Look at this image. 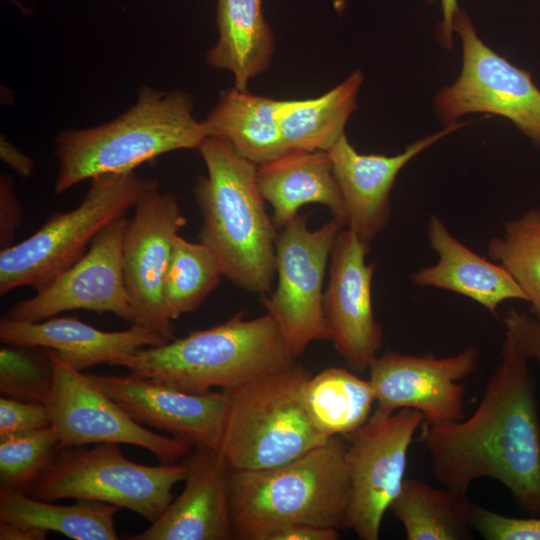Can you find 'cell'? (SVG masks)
I'll list each match as a JSON object with an SVG mask.
<instances>
[{"label":"cell","mask_w":540,"mask_h":540,"mask_svg":"<svg viewBox=\"0 0 540 540\" xmlns=\"http://www.w3.org/2000/svg\"><path fill=\"white\" fill-rule=\"evenodd\" d=\"M216 22L218 39L206 53V62L229 71L234 87L247 90L249 81L268 69L274 52L262 0H217Z\"/></svg>","instance_id":"23"},{"label":"cell","mask_w":540,"mask_h":540,"mask_svg":"<svg viewBox=\"0 0 540 540\" xmlns=\"http://www.w3.org/2000/svg\"><path fill=\"white\" fill-rule=\"evenodd\" d=\"M133 210L122 243L123 278L134 313L133 324L170 341L175 338L174 327L165 312L163 287L173 243L186 218L177 197L162 192L159 185Z\"/></svg>","instance_id":"13"},{"label":"cell","mask_w":540,"mask_h":540,"mask_svg":"<svg viewBox=\"0 0 540 540\" xmlns=\"http://www.w3.org/2000/svg\"><path fill=\"white\" fill-rule=\"evenodd\" d=\"M296 362L297 357L270 314L246 319L240 312L221 324L141 348L112 366L201 394L214 388L239 387Z\"/></svg>","instance_id":"3"},{"label":"cell","mask_w":540,"mask_h":540,"mask_svg":"<svg viewBox=\"0 0 540 540\" xmlns=\"http://www.w3.org/2000/svg\"><path fill=\"white\" fill-rule=\"evenodd\" d=\"M120 509L117 505L90 500L60 505L26 493L0 495V521L58 532L74 540L119 539L114 516Z\"/></svg>","instance_id":"27"},{"label":"cell","mask_w":540,"mask_h":540,"mask_svg":"<svg viewBox=\"0 0 540 540\" xmlns=\"http://www.w3.org/2000/svg\"><path fill=\"white\" fill-rule=\"evenodd\" d=\"M442 9V21L439 28L440 44L446 49L453 46L454 19L459 10L457 0H440Z\"/></svg>","instance_id":"39"},{"label":"cell","mask_w":540,"mask_h":540,"mask_svg":"<svg viewBox=\"0 0 540 540\" xmlns=\"http://www.w3.org/2000/svg\"><path fill=\"white\" fill-rule=\"evenodd\" d=\"M341 436L285 464L228 470L234 539L268 540L292 524L343 528L350 481Z\"/></svg>","instance_id":"4"},{"label":"cell","mask_w":540,"mask_h":540,"mask_svg":"<svg viewBox=\"0 0 540 540\" xmlns=\"http://www.w3.org/2000/svg\"><path fill=\"white\" fill-rule=\"evenodd\" d=\"M488 257L502 265L526 295L540 321V208H531L504 224L488 242Z\"/></svg>","instance_id":"30"},{"label":"cell","mask_w":540,"mask_h":540,"mask_svg":"<svg viewBox=\"0 0 540 540\" xmlns=\"http://www.w3.org/2000/svg\"><path fill=\"white\" fill-rule=\"evenodd\" d=\"M12 2H14L18 7L22 8V5L19 4L16 0H11Z\"/></svg>","instance_id":"41"},{"label":"cell","mask_w":540,"mask_h":540,"mask_svg":"<svg viewBox=\"0 0 540 540\" xmlns=\"http://www.w3.org/2000/svg\"><path fill=\"white\" fill-rule=\"evenodd\" d=\"M278 100L238 90L220 92L216 105L203 120L208 137L230 144L257 166L288 152L277 117Z\"/></svg>","instance_id":"24"},{"label":"cell","mask_w":540,"mask_h":540,"mask_svg":"<svg viewBox=\"0 0 540 540\" xmlns=\"http://www.w3.org/2000/svg\"><path fill=\"white\" fill-rule=\"evenodd\" d=\"M363 78L355 70L316 98L278 100L277 117L287 150L328 151L358 107Z\"/></svg>","instance_id":"25"},{"label":"cell","mask_w":540,"mask_h":540,"mask_svg":"<svg viewBox=\"0 0 540 540\" xmlns=\"http://www.w3.org/2000/svg\"><path fill=\"white\" fill-rule=\"evenodd\" d=\"M220 265L203 243L176 236L163 287L167 317L173 321L195 311L217 287Z\"/></svg>","instance_id":"29"},{"label":"cell","mask_w":540,"mask_h":540,"mask_svg":"<svg viewBox=\"0 0 540 540\" xmlns=\"http://www.w3.org/2000/svg\"><path fill=\"white\" fill-rule=\"evenodd\" d=\"M53 369L46 403L60 447L130 444L153 453L161 463H176L191 453V444L155 433L136 422L90 377L46 349Z\"/></svg>","instance_id":"12"},{"label":"cell","mask_w":540,"mask_h":540,"mask_svg":"<svg viewBox=\"0 0 540 540\" xmlns=\"http://www.w3.org/2000/svg\"><path fill=\"white\" fill-rule=\"evenodd\" d=\"M422 414L400 409L374 411L355 431L345 435L350 496L343 528L361 540H377L383 516L405 480L407 455Z\"/></svg>","instance_id":"11"},{"label":"cell","mask_w":540,"mask_h":540,"mask_svg":"<svg viewBox=\"0 0 540 540\" xmlns=\"http://www.w3.org/2000/svg\"><path fill=\"white\" fill-rule=\"evenodd\" d=\"M471 520L486 540H540V517H508L473 503Z\"/></svg>","instance_id":"33"},{"label":"cell","mask_w":540,"mask_h":540,"mask_svg":"<svg viewBox=\"0 0 540 540\" xmlns=\"http://www.w3.org/2000/svg\"><path fill=\"white\" fill-rule=\"evenodd\" d=\"M51 426L46 404L0 398V436L28 432Z\"/></svg>","instance_id":"34"},{"label":"cell","mask_w":540,"mask_h":540,"mask_svg":"<svg viewBox=\"0 0 540 540\" xmlns=\"http://www.w3.org/2000/svg\"><path fill=\"white\" fill-rule=\"evenodd\" d=\"M193 111L186 91L142 86L135 103L113 120L61 131L55 141L54 192L62 194L96 176L133 172L168 152L199 149L208 134Z\"/></svg>","instance_id":"5"},{"label":"cell","mask_w":540,"mask_h":540,"mask_svg":"<svg viewBox=\"0 0 540 540\" xmlns=\"http://www.w3.org/2000/svg\"><path fill=\"white\" fill-rule=\"evenodd\" d=\"M467 122H454L409 144L396 155L362 154L345 133L327 151L347 215L346 227L370 243L389 225L390 194L402 168L415 156L461 129Z\"/></svg>","instance_id":"18"},{"label":"cell","mask_w":540,"mask_h":540,"mask_svg":"<svg viewBox=\"0 0 540 540\" xmlns=\"http://www.w3.org/2000/svg\"><path fill=\"white\" fill-rule=\"evenodd\" d=\"M370 243L342 228L331 256L323 310L337 353L349 369L363 373L383 347L384 333L372 305L376 263L368 262Z\"/></svg>","instance_id":"16"},{"label":"cell","mask_w":540,"mask_h":540,"mask_svg":"<svg viewBox=\"0 0 540 540\" xmlns=\"http://www.w3.org/2000/svg\"><path fill=\"white\" fill-rule=\"evenodd\" d=\"M502 322L529 360H535L540 367V321L532 314L510 308Z\"/></svg>","instance_id":"35"},{"label":"cell","mask_w":540,"mask_h":540,"mask_svg":"<svg viewBox=\"0 0 540 540\" xmlns=\"http://www.w3.org/2000/svg\"><path fill=\"white\" fill-rule=\"evenodd\" d=\"M128 219L120 218L101 233L86 253L51 283L14 304L4 316L38 322L70 310L110 312L133 324L134 313L125 287L122 243Z\"/></svg>","instance_id":"15"},{"label":"cell","mask_w":540,"mask_h":540,"mask_svg":"<svg viewBox=\"0 0 540 540\" xmlns=\"http://www.w3.org/2000/svg\"><path fill=\"white\" fill-rule=\"evenodd\" d=\"M187 464L148 466L124 456L116 443L94 448L60 447L26 494L40 500H90L126 508L150 523L174 499L173 487L184 481Z\"/></svg>","instance_id":"8"},{"label":"cell","mask_w":540,"mask_h":540,"mask_svg":"<svg viewBox=\"0 0 540 540\" xmlns=\"http://www.w3.org/2000/svg\"><path fill=\"white\" fill-rule=\"evenodd\" d=\"M46 531L0 521L1 540H44Z\"/></svg>","instance_id":"40"},{"label":"cell","mask_w":540,"mask_h":540,"mask_svg":"<svg viewBox=\"0 0 540 540\" xmlns=\"http://www.w3.org/2000/svg\"><path fill=\"white\" fill-rule=\"evenodd\" d=\"M310 377L298 362L226 390L228 405L219 448L227 470H262L285 464L325 444L303 399Z\"/></svg>","instance_id":"6"},{"label":"cell","mask_w":540,"mask_h":540,"mask_svg":"<svg viewBox=\"0 0 540 540\" xmlns=\"http://www.w3.org/2000/svg\"><path fill=\"white\" fill-rule=\"evenodd\" d=\"M336 219L316 230L307 226V216L298 214L280 228L275 242L273 292L261 303L280 327L298 358L317 340H330L323 310L326 266L340 230Z\"/></svg>","instance_id":"9"},{"label":"cell","mask_w":540,"mask_h":540,"mask_svg":"<svg viewBox=\"0 0 540 540\" xmlns=\"http://www.w3.org/2000/svg\"><path fill=\"white\" fill-rule=\"evenodd\" d=\"M0 157L23 178H27L33 173L35 167L33 160L3 136H1L0 141Z\"/></svg>","instance_id":"38"},{"label":"cell","mask_w":540,"mask_h":540,"mask_svg":"<svg viewBox=\"0 0 540 540\" xmlns=\"http://www.w3.org/2000/svg\"><path fill=\"white\" fill-rule=\"evenodd\" d=\"M427 239L438 260L411 276L413 285L454 292L482 305L492 315L507 300L527 302L526 295L499 263L480 256L448 229L438 214H431Z\"/></svg>","instance_id":"21"},{"label":"cell","mask_w":540,"mask_h":540,"mask_svg":"<svg viewBox=\"0 0 540 540\" xmlns=\"http://www.w3.org/2000/svg\"><path fill=\"white\" fill-rule=\"evenodd\" d=\"M529 361L505 330L501 359L473 414L440 426L424 423L418 440L443 486L468 491L476 479L491 478L540 516V421Z\"/></svg>","instance_id":"1"},{"label":"cell","mask_w":540,"mask_h":540,"mask_svg":"<svg viewBox=\"0 0 540 540\" xmlns=\"http://www.w3.org/2000/svg\"><path fill=\"white\" fill-rule=\"evenodd\" d=\"M23 222V212L13 187V180L6 174L0 178V246L11 245L17 229Z\"/></svg>","instance_id":"36"},{"label":"cell","mask_w":540,"mask_h":540,"mask_svg":"<svg viewBox=\"0 0 540 540\" xmlns=\"http://www.w3.org/2000/svg\"><path fill=\"white\" fill-rule=\"evenodd\" d=\"M338 529L311 524H292L274 532L268 540H337Z\"/></svg>","instance_id":"37"},{"label":"cell","mask_w":540,"mask_h":540,"mask_svg":"<svg viewBox=\"0 0 540 540\" xmlns=\"http://www.w3.org/2000/svg\"><path fill=\"white\" fill-rule=\"evenodd\" d=\"M8 345L0 349V391L21 401L46 404L53 384V369L46 350Z\"/></svg>","instance_id":"32"},{"label":"cell","mask_w":540,"mask_h":540,"mask_svg":"<svg viewBox=\"0 0 540 540\" xmlns=\"http://www.w3.org/2000/svg\"><path fill=\"white\" fill-rule=\"evenodd\" d=\"M198 150L207 170L194 187L200 242L217 259L223 277L267 295L275 278L278 230L258 187V166L219 138L207 137Z\"/></svg>","instance_id":"2"},{"label":"cell","mask_w":540,"mask_h":540,"mask_svg":"<svg viewBox=\"0 0 540 540\" xmlns=\"http://www.w3.org/2000/svg\"><path fill=\"white\" fill-rule=\"evenodd\" d=\"M89 375L139 424L217 452L228 405L226 390L197 394L131 373Z\"/></svg>","instance_id":"17"},{"label":"cell","mask_w":540,"mask_h":540,"mask_svg":"<svg viewBox=\"0 0 540 540\" xmlns=\"http://www.w3.org/2000/svg\"><path fill=\"white\" fill-rule=\"evenodd\" d=\"M257 183L262 197L272 207L277 230L309 203L326 206L332 218L347 225L344 201L327 151L290 150L259 165Z\"/></svg>","instance_id":"22"},{"label":"cell","mask_w":540,"mask_h":540,"mask_svg":"<svg viewBox=\"0 0 540 540\" xmlns=\"http://www.w3.org/2000/svg\"><path fill=\"white\" fill-rule=\"evenodd\" d=\"M454 32L461 41L462 68L455 82L434 99L438 118L447 125L469 113L501 116L540 147V90L531 74L487 46L460 8Z\"/></svg>","instance_id":"10"},{"label":"cell","mask_w":540,"mask_h":540,"mask_svg":"<svg viewBox=\"0 0 540 540\" xmlns=\"http://www.w3.org/2000/svg\"><path fill=\"white\" fill-rule=\"evenodd\" d=\"M80 204L53 213L34 234L1 248L0 295L20 287L39 291L77 262L96 236L125 217L158 182L134 172L90 179Z\"/></svg>","instance_id":"7"},{"label":"cell","mask_w":540,"mask_h":540,"mask_svg":"<svg viewBox=\"0 0 540 540\" xmlns=\"http://www.w3.org/2000/svg\"><path fill=\"white\" fill-rule=\"evenodd\" d=\"M59 448L52 426L0 436V495L26 493Z\"/></svg>","instance_id":"31"},{"label":"cell","mask_w":540,"mask_h":540,"mask_svg":"<svg viewBox=\"0 0 540 540\" xmlns=\"http://www.w3.org/2000/svg\"><path fill=\"white\" fill-rule=\"evenodd\" d=\"M182 493L144 531L130 540L234 539L228 470L214 451L198 449L186 459Z\"/></svg>","instance_id":"19"},{"label":"cell","mask_w":540,"mask_h":540,"mask_svg":"<svg viewBox=\"0 0 540 540\" xmlns=\"http://www.w3.org/2000/svg\"><path fill=\"white\" fill-rule=\"evenodd\" d=\"M3 344L43 347L54 350L71 367L83 371L115 361L137 350L167 342L157 332L132 324L115 332L102 331L77 317H51L38 322L0 321Z\"/></svg>","instance_id":"20"},{"label":"cell","mask_w":540,"mask_h":540,"mask_svg":"<svg viewBox=\"0 0 540 540\" xmlns=\"http://www.w3.org/2000/svg\"><path fill=\"white\" fill-rule=\"evenodd\" d=\"M303 399L311 420L328 438L345 436L361 427L376 403L369 379L340 367H329L310 376L304 385Z\"/></svg>","instance_id":"28"},{"label":"cell","mask_w":540,"mask_h":540,"mask_svg":"<svg viewBox=\"0 0 540 540\" xmlns=\"http://www.w3.org/2000/svg\"><path fill=\"white\" fill-rule=\"evenodd\" d=\"M479 350L468 346L457 354L415 356L387 350L369 367L376 411H419L424 423L440 426L465 417V387L460 383L477 367Z\"/></svg>","instance_id":"14"},{"label":"cell","mask_w":540,"mask_h":540,"mask_svg":"<svg viewBox=\"0 0 540 540\" xmlns=\"http://www.w3.org/2000/svg\"><path fill=\"white\" fill-rule=\"evenodd\" d=\"M472 505L467 491L405 478L389 510L408 540H466L473 538Z\"/></svg>","instance_id":"26"}]
</instances>
